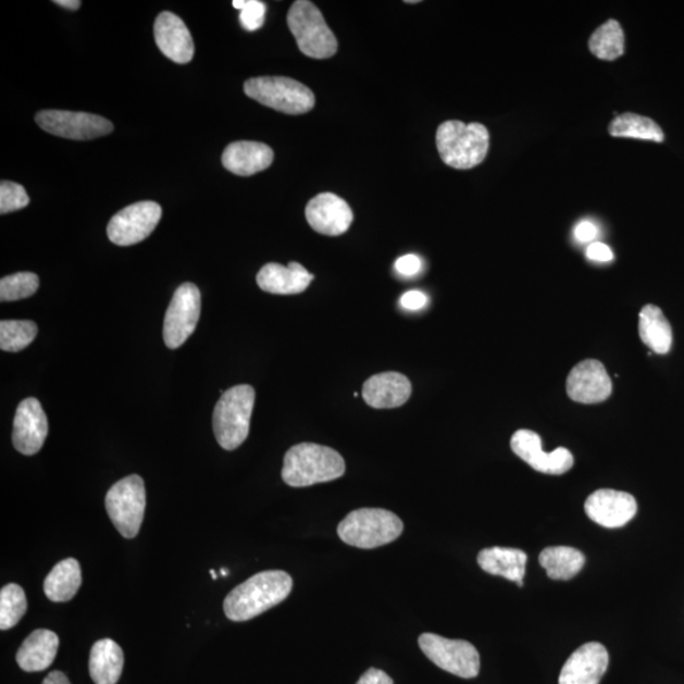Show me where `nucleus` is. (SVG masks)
<instances>
[{
	"instance_id": "nucleus-35",
	"label": "nucleus",
	"mask_w": 684,
	"mask_h": 684,
	"mask_svg": "<svg viewBox=\"0 0 684 684\" xmlns=\"http://www.w3.org/2000/svg\"><path fill=\"white\" fill-rule=\"evenodd\" d=\"M236 10H240V23L246 30H257L264 25L266 5L259 0H235Z\"/></svg>"
},
{
	"instance_id": "nucleus-29",
	"label": "nucleus",
	"mask_w": 684,
	"mask_h": 684,
	"mask_svg": "<svg viewBox=\"0 0 684 684\" xmlns=\"http://www.w3.org/2000/svg\"><path fill=\"white\" fill-rule=\"evenodd\" d=\"M609 133L614 137L639 138V140L655 142L664 141L663 130L655 121L634 113L618 115L610 123Z\"/></svg>"
},
{
	"instance_id": "nucleus-17",
	"label": "nucleus",
	"mask_w": 684,
	"mask_h": 684,
	"mask_svg": "<svg viewBox=\"0 0 684 684\" xmlns=\"http://www.w3.org/2000/svg\"><path fill=\"white\" fill-rule=\"evenodd\" d=\"M306 219L316 233L340 236L352 224L350 206L334 194H322L311 199L306 207Z\"/></svg>"
},
{
	"instance_id": "nucleus-18",
	"label": "nucleus",
	"mask_w": 684,
	"mask_h": 684,
	"mask_svg": "<svg viewBox=\"0 0 684 684\" xmlns=\"http://www.w3.org/2000/svg\"><path fill=\"white\" fill-rule=\"evenodd\" d=\"M609 662V652L602 644H584L567 660L559 684H599Z\"/></svg>"
},
{
	"instance_id": "nucleus-2",
	"label": "nucleus",
	"mask_w": 684,
	"mask_h": 684,
	"mask_svg": "<svg viewBox=\"0 0 684 684\" xmlns=\"http://www.w3.org/2000/svg\"><path fill=\"white\" fill-rule=\"evenodd\" d=\"M345 461L336 450L324 445L302 443L295 445L284 457L282 478L290 487H310L341 478Z\"/></svg>"
},
{
	"instance_id": "nucleus-38",
	"label": "nucleus",
	"mask_w": 684,
	"mask_h": 684,
	"mask_svg": "<svg viewBox=\"0 0 684 684\" xmlns=\"http://www.w3.org/2000/svg\"><path fill=\"white\" fill-rule=\"evenodd\" d=\"M586 256L597 263H609L613 259V252L609 246L602 242H592L587 248Z\"/></svg>"
},
{
	"instance_id": "nucleus-14",
	"label": "nucleus",
	"mask_w": 684,
	"mask_h": 684,
	"mask_svg": "<svg viewBox=\"0 0 684 684\" xmlns=\"http://www.w3.org/2000/svg\"><path fill=\"white\" fill-rule=\"evenodd\" d=\"M511 449L535 471L545 474H564L571 471L574 464L572 452L565 448L545 452L540 436L530 430H519L513 434Z\"/></svg>"
},
{
	"instance_id": "nucleus-10",
	"label": "nucleus",
	"mask_w": 684,
	"mask_h": 684,
	"mask_svg": "<svg viewBox=\"0 0 684 684\" xmlns=\"http://www.w3.org/2000/svg\"><path fill=\"white\" fill-rule=\"evenodd\" d=\"M201 318V291L194 283H184L175 290L164 321V341L169 349H178L196 332Z\"/></svg>"
},
{
	"instance_id": "nucleus-32",
	"label": "nucleus",
	"mask_w": 684,
	"mask_h": 684,
	"mask_svg": "<svg viewBox=\"0 0 684 684\" xmlns=\"http://www.w3.org/2000/svg\"><path fill=\"white\" fill-rule=\"evenodd\" d=\"M27 611L25 590L18 584H7L0 590V629L10 630L18 624Z\"/></svg>"
},
{
	"instance_id": "nucleus-3",
	"label": "nucleus",
	"mask_w": 684,
	"mask_h": 684,
	"mask_svg": "<svg viewBox=\"0 0 684 684\" xmlns=\"http://www.w3.org/2000/svg\"><path fill=\"white\" fill-rule=\"evenodd\" d=\"M436 146L445 164L467 171L483 163L489 148L488 129L481 123L447 121L437 128Z\"/></svg>"
},
{
	"instance_id": "nucleus-43",
	"label": "nucleus",
	"mask_w": 684,
	"mask_h": 684,
	"mask_svg": "<svg viewBox=\"0 0 684 684\" xmlns=\"http://www.w3.org/2000/svg\"><path fill=\"white\" fill-rule=\"evenodd\" d=\"M211 575L213 580H217V574L213 570L211 571Z\"/></svg>"
},
{
	"instance_id": "nucleus-41",
	"label": "nucleus",
	"mask_w": 684,
	"mask_h": 684,
	"mask_svg": "<svg viewBox=\"0 0 684 684\" xmlns=\"http://www.w3.org/2000/svg\"><path fill=\"white\" fill-rule=\"evenodd\" d=\"M42 684H72L63 672L53 671L48 674Z\"/></svg>"
},
{
	"instance_id": "nucleus-34",
	"label": "nucleus",
	"mask_w": 684,
	"mask_h": 684,
	"mask_svg": "<svg viewBox=\"0 0 684 684\" xmlns=\"http://www.w3.org/2000/svg\"><path fill=\"white\" fill-rule=\"evenodd\" d=\"M29 198L25 188L18 183L3 181L0 183V213L7 214L25 209Z\"/></svg>"
},
{
	"instance_id": "nucleus-13",
	"label": "nucleus",
	"mask_w": 684,
	"mask_h": 684,
	"mask_svg": "<svg viewBox=\"0 0 684 684\" xmlns=\"http://www.w3.org/2000/svg\"><path fill=\"white\" fill-rule=\"evenodd\" d=\"M49 422L40 402L26 398L18 405L13 422V447L23 456H35L43 447Z\"/></svg>"
},
{
	"instance_id": "nucleus-31",
	"label": "nucleus",
	"mask_w": 684,
	"mask_h": 684,
	"mask_svg": "<svg viewBox=\"0 0 684 684\" xmlns=\"http://www.w3.org/2000/svg\"><path fill=\"white\" fill-rule=\"evenodd\" d=\"M37 326L28 320H3L0 322V349L18 352L36 339Z\"/></svg>"
},
{
	"instance_id": "nucleus-28",
	"label": "nucleus",
	"mask_w": 684,
	"mask_h": 684,
	"mask_svg": "<svg viewBox=\"0 0 684 684\" xmlns=\"http://www.w3.org/2000/svg\"><path fill=\"white\" fill-rule=\"evenodd\" d=\"M539 563L551 580L570 581L582 571L586 558L579 549L550 547L540 552Z\"/></svg>"
},
{
	"instance_id": "nucleus-19",
	"label": "nucleus",
	"mask_w": 684,
	"mask_h": 684,
	"mask_svg": "<svg viewBox=\"0 0 684 684\" xmlns=\"http://www.w3.org/2000/svg\"><path fill=\"white\" fill-rule=\"evenodd\" d=\"M153 35L158 48L176 64H188L195 57V42L186 23L178 15L163 12L158 15Z\"/></svg>"
},
{
	"instance_id": "nucleus-33",
	"label": "nucleus",
	"mask_w": 684,
	"mask_h": 684,
	"mask_svg": "<svg viewBox=\"0 0 684 684\" xmlns=\"http://www.w3.org/2000/svg\"><path fill=\"white\" fill-rule=\"evenodd\" d=\"M40 287L35 273L22 272L4 276L0 281V301L13 302L34 296Z\"/></svg>"
},
{
	"instance_id": "nucleus-21",
	"label": "nucleus",
	"mask_w": 684,
	"mask_h": 684,
	"mask_svg": "<svg viewBox=\"0 0 684 684\" xmlns=\"http://www.w3.org/2000/svg\"><path fill=\"white\" fill-rule=\"evenodd\" d=\"M314 276L307 269L291 261L288 266L276 263L260 269L257 276L260 289L272 295H299L309 288Z\"/></svg>"
},
{
	"instance_id": "nucleus-22",
	"label": "nucleus",
	"mask_w": 684,
	"mask_h": 684,
	"mask_svg": "<svg viewBox=\"0 0 684 684\" xmlns=\"http://www.w3.org/2000/svg\"><path fill=\"white\" fill-rule=\"evenodd\" d=\"M274 152L268 145L257 141L229 144L222 153V165L238 176H251L272 165Z\"/></svg>"
},
{
	"instance_id": "nucleus-27",
	"label": "nucleus",
	"mask_w": 684,
	"mask_h": 684,
	"mask_svg": "<svg viewBox=\"0 0 684 684\" xmlns=\"http://www.w3.org/2000/svg\"><path fill=\"white\" fill-rule=\"evenodd\" d=\"M639 335L651 351L660 356L671 351L672 327L659 307L652 304L643 307L639 314Z\"/></svg>"
},
{
	"instance_id": "nucleus-12",
	"label": "nucleus",
	"mask_w": 684,
	"mask_h": 684,
	"mask_svg": "<svg viewBox=\"0 0 684 684\" xmlns=\"http://www.w3.org/2000/svg\"><path fill=\"white\" fill-rule=\"evenodd\" d=\"M161 214L163 210L157 202L142 201L130 204L113 216L107 227V235L119 246L141 242L157 228Z\"/></svg>"
},
{
	"instance_id": "nucleus-24",
	"label": "nucleus",
	"mask_w": 684,
	"mask_h": 684,
	"mask_svg": "<svg viewBox=\"0 0 684 684\" xmlns=\"http://www.w3.org/2000/svg\"><path fill=\"white\" fill-rule=\"evenodd\" d=\"M476 560L484 572L517 582L520 587L524 586L527 563L525 551L494 547L483 549Z\"/></svg>"
},
{
	"instance_id": "nucleus-36",
	"label": "nucleus",
	"mask_w": 684,
	"mask_h": 684,
	"mask_svg": "<svg viewBox=\"0 0 684 684\" xmlns=\"http://www.w3.org/2000/svg\"><path fill=\"white\" fill-rule=\"evenodd\" d=\"M395 268L398 274L403 276H414L421 272L422 261L419 257L409 253V256L399 258L396 261Z\"/></svg>"
},
{
	"instance_id": "nucleus-5",
	"label": "nucleus",
	"mask_w": 684,
	"mask_h": 684,
	"mask_svg": "<svg viewBox=\"0 0 684 684\" xmlns=\"http://www.w3.org/2000/svg\"><path fill=\"white\" fill-rule=\"evenodd\" d=\"M403 522L396 513L383 509L352 511L337 526L340 539L359 549H375L398 539Z\"/></svg>"
},
{
	"instance_id": "nucleus-9",
	"label": "nucleus",
	"mask_w": 684,
	"mask_h": 684,
	"mask_svg": "<svg viewBox=\"0 0 684 684\" xmlns=\"http://www.w3.org/2000/svg\"><path fill=\"white\" fill-rule=\"evenodd\" d=\"M419 645L424 655L443 671L471 680L480 674L481 657L474 645L436 634H422Z\"/></svg>"
},
{
	"instance_id": "nucleus-4",
	"label": "nucleus",
	"mask_w": 684,
	"mask_h": 684,
	"mask_svg": "<svg viewBox=\"0 0 684 684\" xmlns=\"http://www.w3.org/2000/svg\"><path fill=\"white\" fill-rule=\"evenodd\" d=\"M253 403L256 389L249 384L222 394L213 412V432L221 448L235 450L248 439Z\"/></svg>"
},
{
	"instance_id": "nucleus-7",
	"label": "nucleus",
	"mask_w": 684,
	"mask_h": 684,
	"mask_svg": "<svg viewBox=\"0 0 684 684\" xmlns=\"http://www.w3.org/2000/svg\"><path fill=\"white\" fill-rule=\"evenodd\" d=\"M245 95L269 109L297 115L312 111L314 96L309 87L284 76H260L245 83Z\"/></svg>"
},
{
	"instance_id": "nucleus-44",
	"label": "nucleus",
	"mask_w": 684,
	"mask_h": 684,
	"mask_svg": "<svg viewBox=\"0 0 684 684\" xmlns=\"http://www.w3.org/2000/svg\"><path fill=\"white\" fill-rule=\"evenodd\" d=\"M406 3H410V4H414V3H419L418 0H409V2Z\"/></svg>"
},
{
	"instance_id": "nucleus-45",
	"label": "nucleus",
	"mask_w": 684,
	"mask_h": 684,
	"mask_svg": "<svg viewBox=\"0 0 684 684\" xmlns=\"http://www.w3.org/2000/svg\"><path fill=\"white\" fill-rule=\"evenodd\" d=\"M221 574L226 576L228 574V572L226 570H221Z\"/></svg>"
},
{
	"instance_id": "nucleus-42",
	"label": "nucleus",
	"mask_w": 684,
	"mask_h": 684,
	"mask_svg": "<svg viewBox=\"0 0 684 684\" xmlns=\"http://www.w3.org/2000/svg\"><path fill=\"white\" fill-rule=\"evenodd\" d=\"M60 7L66 8V10L76 11L79 10L82 2L80 0H57L53 2Z\"/></svg>"
},
{
	"instance_id": "nucleus-25",
	"label": "nucleus",
	"mask_w": 684,
	"mask_h": 684,
	"mask_svg": "<svg viewBox=\"0 0 684 684\" xmlns=\"http://www.w3.org/2000/svg\"><path fill=\"white\" fill-rule=\"evenodd\" d=\"M125 664L120 645L102 639L94 645L89 656V674L96 684H117Z\"/></svg>"
},
{
	"instance_id": "nucleus-26",
	"label": "nucleus",
	"mask_w": 684,
	"mask_h": 684,
	"mask_svg": "<svg viewBox=\"0 0 684 684\" xmlns=\"http://www.w3.org/2000/svg\"><path fill=\"white\" fill-rule=\"evenodd\" d=\"M82 586V568L78 560H61L46 576L43 592L52 602H67L78 594Z\"/></svg>"
},
{
	"instance_id": "nucleus-15",
	"label": "nucleus",
	"mask_w": 684,
	"mask_h": 684,
	"mask_svg": "<svg viewBox=\"0 0 684 684\" xmlns=\"http://www.w3.org/2000/svg\"><path fill=\"white\" fill-rule=\"evenodd\" d=\"M612 382L601 361L588 359L576 364L567 380V394L584 405L604 402L611 396Z\"/></svg>"
},
{
	"instance_id": "nucleus-20",
	"label": "nucleus",
	"mask_w": 684,
	"mask_h": 684,
	"mask_svg": "<svg viewBox=\"0 0 684 684\" xmlns=\"http://www.w3.org/2000/svg\"><path fill=\"white\" fill-rule=\"evenodd\" d=\"M412 384L406 375L396 372L375 374L364 383V401L373 409H397L409 401Z\"/></svg>"
},
{
	"instance_id": "nucleus-30",
	"label": "nucleus",
	"mask_w": 684,
	"mask_h": 684,
	"mask_svg": "<svg viewBox=\"0 0 684 684\" xmlns=\"http://www.w3.org/2000/svg\"><path fill=\"white\" fill-rule=\"evenodd\" d=\"M589 50L601 60L612 61L625 52V35L618 21L610 20L589 38Z\"/></svg>"
},
{
	"instance_id": "nucleus-39",
	"label": "nucleus",
	"mask_w": 684,
	"mask_h": 684,
	"mask_svg": "<svg viewBox=\"0 0 684 684\" xmlns=\"http://www.w3.org/2000/svg\"><path fill=\"white\" fill-rule=\"evenodd\" d=\"M598 235V229L594 222L590 221H581L579 225L574 228V236L576 241L581 244H587L594 241Z\"/></svg>"
},
{
	"instance_id": "nucleus-11",
	"label": "nucleus",
	"mask_w": 684,
	"mask_h": 684,
	"mask_svg": "<svg viewBox=\"0 0 684 684\" xmlns=\"http://www.w3.org/2000/svg\"><path fill=\"white\" fill-rule=\"evenodd\" d=\"M36 122L46 133L76 141L95 140L114 128L111 121L86 112L46 110L36 114Z\"/></svg>"
},
{
	"instance_id": "nucleus-23",
	"label": "nucleus",
	"mask_w": 684,
	"mask_h": 684,
	"mask_svg": "<svg viewBox=\"0 0 684 684\" xmlns=\"http://www.w3.org/2000/svg\"><path fill=\"white\" fill-rule=\"evenodd\" d=\"M58 649L59 636L51 630L38 629L23 642L15 659L25 672H42L53 663Z\"/></svg>"
},
{
	"instance_id": "nucleus-1",
	"label": "nucleus",
	"mask_w": 684,
	"mask_h": 684,
	"mask_svg": "<svg viewBox=\"0 0 684 684\" xmlns=\"http://www.w3.org/2000/svg\"><path fill=\"white\" fill-rule=\"evenodd\" d=\"M294 588L291 576L283 571H266L252 575L227 595L224 602L231 621H249L273 609L286 599Z\"/></svg>"
},
{
	"instance_id": "nucleus-6",
	"label": "nucleus",
	"mask_w": 684,
	"mask_h": 684,
	"mask_svg": "<svg viewBox=\"0 0 684 684\" xmlns=\"http://www.w3.org/2000/svg\"><path fill=\"white\" fill-rule=\"evenodd\" d=\"M288 27L298 49L312 59H329L337 51V40L324 15L309 0H297L288 12Z\"/></svg>"
},
{
	"instance_id": "nucleus-37",
	"label": "nucleus",
	"mask_w": 684,
	"mask_h": 684,
	"mask_svg": "<svg viewBox=\"0 0 684 684\" xmlns=\"http://www.w3.org/2000/svg\"><path fill=\"white\" fill-rule=\"evenodd\" d=\"M401 307L407 311H420L427 304V296L421 290L407 291L401 298Z\"/></svg>"
},
{
	"instance_id": "nucleus-8",
	"label": "nucleus",
	"mask_w": 684,
	"mask_h": 684,
	"mask_svg": "<svg viewBox=\"0 0 684 684\" xmlns=\"http://www.w3.org/2000/svg\"><path fill=\"white\" fill-rule=\"evenodd\" d=\"M146 489L140 475H129L113 484L105 496V510L117 532L134 539L145 518Z\"/></svg>"
},
{
	"instance_id": "nucleus-40",
	"label": "nucleus",
	"mask_w": 684,
	"mask_h": 684,
	"mask_svg": "<svg viewBox=\"0 0 684 684\" xmlns=\"http://www.w3.org/2000/svg\"><path fill=\"white\" fill-rule=\"evenodd\" d=\"M357 684H394L386 672L371 668L359 679Z\"/></svg>"
},
{
	"instance_id": "nucleus-16",
	"label": "nucleus",
	"mask_w": 684,
	"mask_h": 684,
	"mask_svg": "<svg viewBox=\"0 0 684 684\" xmlns=\"http://www.w3.org/2000/svg\"><path fill=\"white\" fill-rule=\"evenodd\" d=\"M584 510L596 524L607 528H617L634 519L637 503L636 499L626 492L599 489L587 498Z\"/></svg>"
}]
</instances>
